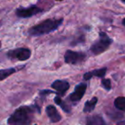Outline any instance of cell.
Segmentation results:
<instances>
[{
    "label": "cell",
    "instance_id": "1",
    "mask_svg": "<svg viewBox=\"0 0 125 125\" xmlns=\"http://www.w3.org/2000/svg\"><path fill=\"white\" fill-rule=\"evenodd\" d=\"M63 19H47L38 24V25L33 26L29 29L28 32L32 36H40L50 33L55 31L58 28L59 26L62 25Z\"/></svg>",
    "mask_w": 125,
    "mask_h": 125
},
{
    "label": "cell",
    "instance_id": "2",
    "mask_svg": "<svg viewBox=\"0 0 125 125\" xmlns=\"http://www.w3.org/2000/svg\"><path fill=\"white\" fill-rule=\"evenodd\" d=\"M33 117V110L29 106L18 108L9 118V125H30Z\"/></svg>",
    "mask_w": 125,
    "mask_h": 125
},
{
    "label": "cell",
    "instance_id": "3",
    "mask_svg": "<svg viewBox=\"0 0 125 125\" xmlns=\"http://www.w3.org/2000/svg\"><path fill=\"white\" fill-rule=\"evenodd\" d=\"M112 43V39L108 37V35L105 32L100 31L99 32V39L94 43L91 46V51L94 54H99L105 51L110 47V45Z\"/></svg>",
    "mask_w": 125,
    "mask_h": 125
},
{
    "label": "cell",
    "instance_id": "4",
    "mask_svg": "<svg viewBox=\"0 0 125 125\" xmlns=\"http://www.w3.org/2000/svg\"><path fill=\"white\" fill-rule=\"evenodd\" d=\"M87 57V54L82 52H75V51L68 50L64 54V60L66 63L72 65H77L82 63Z\"/></svg>",
    "mask_w": 125,
    "mask_h": 125
},
{
    "label": "cell",
    "instance_id": "5",
    "mask_svg": "<svg viewBox=\"0 0 125 125\" xmlns=\"http://www.w3.org/2000/svg\"><path fill=\"white\" fill-rule=\"evenodd\" d=\"M44 10L36 5H32L28 8H19L15 10V14L18 17L21 18H28L34 15L43 12Z\"/></svg>",
    "mask_w": 125,
    "mask_h": 125
},
{
    "label": "cell",
    "instance_id": "6",
    "mask_svg": "<svg viewBox=\"0 0 125 125\" xmlns=\"http://www.w3.org/2000/svg\"><path fill=\"white\" fill-rule=\"evenodd\" d=\"M8 56L11 59H17L19 61H27L31 56V51L26 48H19L16 50H10Z\"/></svg>",
    "mask_w": 125,
    "mask_h": 125
},
{
    "label": "cell",
    "instance_id": "7",
    "mask_svg": "<svg viewBox=\"0 0 125 125\" xmlns=\"http://www.w3.org/2000/svg\"><path fill=\"white\" fill-rule=\"evenodd\" d=\"M87 89V85L85 83H80L76 86L75 91L69 95V100L71 101H78L83 97L85 91Z\"/></svg>",
    "mask_w": 125,
    "mask_h": 125
},
{
    "label": "cell",
    "instance_id": "8",
    "mask_svg": "<svg viewBox=\"0 0 125 125\" xmlns=\"http://www.w3.org/2000/svg\"><path fill=\"white\" fill-rule=\"evenodd\" d=\"M52 87L55 90H57L59 94H63L66 92L69 88V84L68 82L64 80H57L52 83Z\"/></svg>",
    "mask_w": 125,
    "mask_h": 125
},
{
    "label": "cell",
    "instance_id": "9",
    "mask_svg": "<svg viewBox=\"0 0 125 125\" xmlns=\"http://www.w3.org/2000/svg\"><path fill=\"white\" fill-rule=\"evenodd\" d=\"M46 113L52 123H57L58 121H60L61 119L60 114L57 112L56 107L53 106V105H48L46 107Z\"/></svg>",
    "mask_w": 125,
    "mask_h": 125
},
{
    "label": "cell",
    "instance_id": "10",
    "mask_svg": "<svg viewBox=\"0 0 125 125\" xmlns=\"http://www.w3.org/2000/svg\"><path fill=\"white\" fill-rule=\"evenodd\" d=\"M105 73H106V68H101V69L94 70V71L89 72V73H86V74L84 75V79H85V80H89V79H91V77H94V76L103 77L105 75Z\"/></svg>",
    "mask_w": 125,
    "mask_h": 125
},
{
    "label": "cell",
    "instance_id": "11",
    "mask_svg": "<svg viewBox=\"0 0 125 125\" xmlns=\"http://www.w3.org/2000/svg\"><path fill=\"white\" fill-rule=\"evenodd\" d=\"M87 125H106V124L99 116H92L87 117Z\"/></svg>",
    "mask_w": 125,
    "mask_h": 125
},
{
    "label": "cell",
    "instance_id": "12",
    "mask_svg": "<svg viewBox=\"0 0 125 125\" xmlns=\"http://www.w3.org/2000/svg\"><path fill=\"white\" fill-rule=\"evenodd\" d=\"M96 103H97V98L96 97L93 98L92 100H88V101H87L85 103V105H84L83 111L85 112H92V111L94 109Z\"/></svg>",
    "mask_w": 125,
    "mask_h": 125
},
{
    "label": "cell",
    "instance_id": "13",
    "mask_svg": "<svg viewBox=\"0 0 125 125\" xmlns=\"http://www.w3.org/2000/svg\"><path fill=\"white\" fill-rule=\"evenodd\" d=\"M114 105H115L116 108H117L118 110L125 112V97L117 98L114 101Z\"/></svg>",
    "mask_w": 125,
    "mask_h": 125
},
{
    "label": "cell",
    "instance_id": "14",
    "mask_svg": "<svg viewBox=\"0 0 125 125\" xmlns=\"http://www.w3.org/2000/svg\"><path fill=\"white\" fill-rule=\"evenodd\" d=\"M15 72V70L14 68H9V69H3L0 70V81L3 80L6 77H8L9 76L13 74Z\"/></svg>",
    "mask_w": 125,
    "mask_h": 125
},
{
    "label": "cell",
    "instance_id": "15",
    "mask_svg": "<svg viewBox=\"0 0 125 125\" xmlns=\"http://www.w3.org/2000/svg\"><path fill=\"white\" fill-rule=\"evenodd\" d=\"M55 102L57 104H58V105H61V107L63 109V110L65 111V112H69V108H67V105H65V104H63L62 101H61V99L59 97H56L55 98Z\"/></svg>",
    "mask_w": 125,
    "mask_h": 125
},
{
    "label": "cell",
    "instance_id": "16",
    "mask_svg": "<svg viewBox=\"0 0 125 125\" xmlns=\"http://www.w3.org/2000/svg\"><path fill=\"white\" fill-rule=\"evenodd\" d=\"M102 84H103L104 88L107 90L111 89V81L109 79H103L102 80Z\"/></svg>",
    "mask_w": 125,
    "mask_h": 125
},
{
    "label": "cell",
    "instance_id": "17",
    "mask_svg": "<svg viewBox=\"0 0 125 125\" xmlns=\"http://www.w3.org/2000/svg\"><path fill=\"white\" fill-rule=\"evenodd\" d=\"M117 125H125V121H121L117 124Z\"/></svg>",
    "mask_w": 125,
    "mask_h": 125
},
{
    "label": "cell",
    "instance_id": "18",
    "mask_svg": "<svg viewBox=\"0 0 125 125\" xmlns=\"http://www.w3.org/2000/svg\"><path fill=\"white\" fill-rule=\"evenodd\" d=\"M123 25L125 26V18L124 19V20H123Z\"/></svg>",
    "mask_w": 125,
    "mask_h": 125
},
{
    "label": "cell",
    "instance_id": "19",
    "mask_svg": "<svg viewBox=\"0 0 125 125\" xmlns=\"http://www.w3.org/2000/svg\"><path fill=\"white\" fill-rule=\"evenodd\" d=\"M57 1H63V0H57Z\"/></svg>",
    "mask_w": 125,
    "mask_h": 125
},
{
    "label": "cell",
    "instance_id": "20",
    "mask_svg": "<svg viewBox=\"0 0 125 125\" xmlns=\"http://www.w3.org/2000/svg\"><path fill=\"white\" fill-rule=\"evenodd\" d=\"M122 1H123V2H124V3H125V0H122Z\"/></svg>",
    "mask_w": 125,
    "mask_h": 125
}]
</instances>
